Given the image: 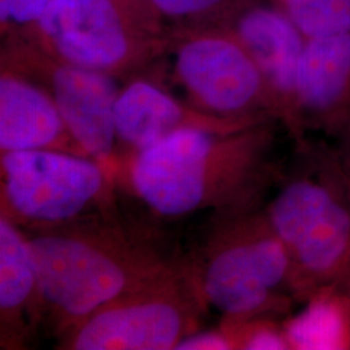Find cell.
I'll list each match as a JSON object with an SVG mask.
<instances>
[{"mask_svg": "<svg viewBox=\"0 0 350 350\" xmlns=\"http://www.w3.org/2000/svg\"><path fill=\"white\" fill-rule=\"evenodd\" d=\"M338 146L336 148H334L335 152L338 153L340 161L344 165V167L348 170L350 174V127H348L345 131H342L338 137Z\"/></svg>", "mask_w": 350, "mask_h": 350, "instance_id": "obj_21", "label": "cell"}, {"mask_svg": "<svg viewBox=\"0 0 350 350\" xmlns=\"http://www.w3.org/2000/svg\"><path fill=\"white\" fill-rule=\"evenodd\" d=\"M344 287L348 288V289H350V271H349V275H348V278H347V280H345V283L342 284Z\"/></svg>", "mask_w": 350, "mask_h": 350, "instance_id": "obj_22", "label": "cell"}, {"mask_svg": "<svg viewBox=\"0 0 350 350\" xmlns=\"http://www.w3.org/2000/svg\"><path fill=\"white\" fill-rule=\"evenodd\" d=\"M283 331L289 349H350L349 289L334 286L315 292Z\"/></svg>", "mask_w": 350, "mask_h": 350, "instance_id": "obj_15", "label": "cell"}, {"mask_svg": "<svg viewBox=\"0 0 350 350\" xmlns=\"http://www.w3.org/2000/svg\"><path fill=\"white\" fill-rule=\"evenodd\" d=\"M50 0H0V20L3 33L24 31L21 38L29 36L46 12Z\"/></svg>", "mask_w": 350, "mask_h": 350, "instance_id": "obj_19", "label": "cell"}, {"mask_svg": "<svg viewBox=\"0 0 350 350\" xmlns=\"http://www.w3.org/2000/svg\"><path fill=\"white\" fill-rule=\"evenodd\" d=\"M1 215L24 231L117 214L116 182L100 163L60 150L0 156Z\"/></svg>", "mask_w": 350, "mask_h": 350, "instance_id": "obj_6", "label": "cell"}, {"mask_svg": "<svg viewBox=\"0 0 350 350\" xmlns=\"http://www.w3.org/2000/svg\"><path fill=\"white\" fill-rule=\"evenodd\" d=\"M37 273L25 232L0 215V338L3 349L25 348L42 319Z\"/></svg>", "mask_w": 350, "mask_h": 350, "instance_id": "obj_14", "label": "cell"}, {"mask_svg": "<svg viewBox=\"0 0 350 350\" xmlns=\"http://www.w3.org/2000/svg\"><path fill=\"white\" fill-rule=\"evenodd\" d=\"M114 121L118 169L126 159L182 130L234 133L261 125L224 120L200 112L176 98L161 82L140 75L133 77L120 90Z\"/></svg>", "mask_w": 350, "mask_h": 350, "instance_id": "obj_10", "label": "cell"}, {"mask_svg": "<svg viewBox=\"0 0 350 350\" xmlns=\"http://www.w3.org/2000/svg\"><path fill=\"white\" fill-rule=\"evenodd\" d=\"M300 139L306 129L338 137L350 127V34L306 40L296 85Z\"/></svg>", "mask_w": 350, "mask_h": 350, "instance_id": "obj_12", "label": "cell"}, {"mask_svg": "<svg viewBox=\"0 0 350 350\" xmlns=\"http://www.w3.org/2000/svg\"><path fill=\"white\" fill-rule=\"evenodd\" d=\"M280 7L306 40L350 34V0H280Z\"/></svg>", "mask_w": 350, "mask_h": 350, "instance_id": "obj_16", "label": "cell"}, {"mask_svg": "<svg viewBox=\"0 0 350 350\" xmlns=\"http://www.w3.org/2000/svg\"><path fill=\"white\" fill-rule=\"evenodd\" d=\"M146 0H50L24 38L63 63L114 77L140 73L167 37Z\"/></svg>", "mask_w": 350, "mask_h": 350, "instance_id": "obj_5", "label": "cell"}, {"mask_svg": "<svg viewBox=\"0 0 350 350\" xmlns=\"http://www.w3.org/2000/svg\"><path fill=\"white\" fill-rule=\"evenodd\" d=\"M224 27L250 53L273 94L280 120L296 140L300 139L296 85L306 38L282 7L260 0H253L239 10Z\"/></svg>", "mask_w": 350, "mask_h": 350, "instance_id": "obj_11", "label": "cell"}, {"mask_svg": "<svg viewBox=\"0 0 350 350\" xmlns=\"http://www.w3.org/2000/svg\"><path fill=\"white\" fill-rule=\"evenodd\" d=\"M253 0H146L150 11L163 20L195 26H224Z\"/></svg>", "mask_w": 350, "mask_h": 350, "instance_id": "obj_17", "label": "cell"}, {"mask_svg": "<svg viewBox=\"0 0 350 350\" xmlns=\"http://www.w3.org/2000/svg\"><path fill=\"white\" fill-rule=\"evenodd\" d=\"M24 232L37 273L42 317L60 338L103 306L180 266L134 241L117 214Z\"/></svg>", "mask_w": 350, "mask_h": 350, "instance_id": "obj_2", "label": "cell"}, {"mask_svg": "<svg viewBox=\"0 0 350 350\" xmlns=\"http://www.w3.org/2000/svg\"><path fill=\"white\" fill-rule=\"evenodd\" d=\"M230 335L234 349L284 350L289 349L283 328L260 321L258 318L237 325H222Z\"/></svg>", "mask_w": 350, "mask_h": 350, "instance_id": "obj_18", "label": "cell"}, {"mask_svg": "<svg viewBox=\"0 0 350 350\" xmlns=\"http://www.w3.org/2000/svg\"><path fill=\"white\" fill-rule=\"evenodd\" d=\"M205 305L185 263L148 287L103 306L60 338L69 350H176L199 331Z\"/></svg>", "mask_w": 350, "mask_h": 350, "instance_id": "obj_8", "label": "cell"}, {"mask_svg": "<svg viewBox=\"0 0 350 350\" xmlns=\"http://www.w3.org/2000/svg\"><path fill=\"white\" fill-rule=\"evenodd\" d=\"M273 121L234 133L182 130L124 160L116 183L169 221L247 212L273 176Z\"/></svg>", "mask_w": 350, "mask_h": 350, "instance_id": "obj_1", "label": "cell"}, {"mask_svg": "<svg viewBox=\"0 0 350 350\" xmlns=\"http://www.w3.org/2000/svg\"><path fill=\"white\" fill-rule=\"evenodd\" d=\"M218 217L205 245L186 265L202 304L222 315L226 325L284 309L289 296L296 297L292 263L265 213Z\"/></svg>", "mask_w": 350, "mask_h": 350, "instance_id": "obj_4", "label": "cell"}, {"mask_svg": "<svg viewBox=\"0 0 350 350\" xmlns=\"http://www.w3.org/2000/svg\"><path fill=\"white\" fill-rule=\"evenodd\" d=\"M232 348V341L224 327L214 331H196L183 338L176 350H228Z\"/></svg>", "mask_w": 350, "mask_h": 350, "instance_id": "obj_20", "label": "cell"}, {"mask_svg": "<svg viewBox=\"0 0 350 350\" xmlns=\"http://www.w3.org/2000/svg\"><path fill=\"white\" fill-rule=\"evenodd\" d=\"M39 150L88 157L68 129L50 94L31 78L1 65L0 150Z\"/></svg>", "mask_w": 350, "mask_h": 350, "instance_id": "obj_13", "label": "cell"}, {"mask_svg": "<svg viewBox=\"0 0 350 350\" xmlns=\"http://www.w3.org/2000/svg\"><path fill=\"white\" fill-rule=\"evenodd\" d=\"M157 59L169 65L182 100L200 112L250 124L280 120L258 66L224 26L167 37Z\"/></svg>", "mask_w": 350, "mask_h": 350, "instance_id": "obj_7", "label": "cell"}, {"mask_svg": "<svg viewBox=\"0 0 350 350\" xmlns=\"http://www.w3.org/2000/svg\"><path fill=\"white\" fill-rule=\"evenodd\" d=\"M1 65L31 78L50 94L77 143L116 182L118 154L114 111L122 88L118 77L63 63L20 39L3 50Z\"/></svg>", "mask_w": 350, "mask_h": 350, "instance_id": "obj_9", "label": "cell"}, {"mask_svg": "<svg viewBox=\"0 0 350 350\" xmlns=\"http://www.w3.org/2000/svg\"><path fill=\"white\" fill-rule=\"evenodd\" d=\"M299 161L265 215L287 250L296 297L342 286L350 271V174L334 148L302 138Z\"/></svg>", "mask_w": 350, "mask_h": 350, "instance_id": "obj_3", "label": "cell"}]
</instances>
